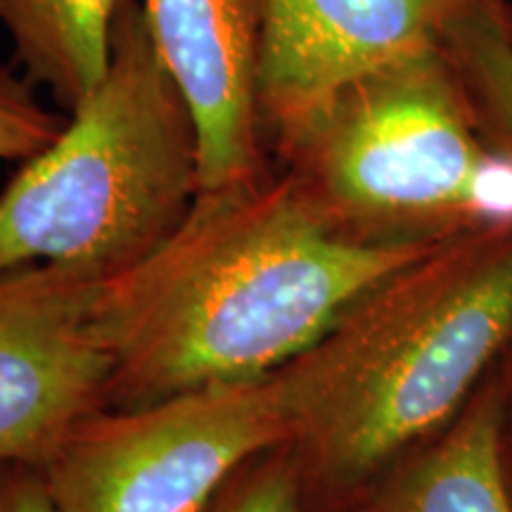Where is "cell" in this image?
<instances>
[{"mask_svg":"<svg viewBox=\"0 0 512 512\" xmlns=\"http://www.w3.org/2000/svg\"><path fill=\"white\" fill-rule=\"evenodd\" d=\"M439 242L347 238L313 214L283 171L200 190L155 252L105 278L107 406L271 375Z\"/></svg>","mask_w":512,"mask_h":512,"instance_id":"1","label":"cell"},{"mask_svg":"<svg viewBox=\"0 0 512 512\" xmlns=\"http://www.w3.org/2000/svg\"><path fill=\"white\" fill-rule=\"evenodd\" d=\"M512 339V230L441 240L342 311L278 375L316 512H344L470 399Z\"/></svg>","mask_w":512,"mask_h":512,"instance_id":"2","label":"cell"},{"mask_svg":"<svg viewBox=\"0 0 512 512\" xmlns=\"http://www.w3.org/2000/svg\"><path fill=\"white\" fill-rule=\"evenodd\" d=\"M200 192L190 107L124 0L110 72L0 192V275L55 264L112 278L155 252Z\"/></svg>","mask_w":512,"mask_h":512,"instance_id":"3","label":"cell"},{"mask_svg":"<svg viewBox=\"0 0 512 512\" xmlns=\"http://www.w3.org/2000/svg\"><path fill=\"white\" fill-rule=\"evenodd\" d=\"M275 155L332 230L361 242H418L479 230L477 188L494 145L437 48L349 83Z\"/></svg>","mask_w":512,"mask_h":512,"instance_id":"4","label":"cell"},{"mask_svg":"<svg viewBox=\"0 0 512 512\" xmlns=\"http://www.w3.org/2000/svg\"><path fill=\"white\" fill-rule=\"evenodd\" d=\"M278 375L83 418L43 467L62 512H204L242 467L287 446Z\"/></svg>","mask_w":512,"mask_h":512,"instance_id":"5","label":"cell"},{"mask_svg":"<svg viewBox=\"0 0 512 512\" xmlns=\"http://www.w3.org/2000/svg\"><path fill=\"white\" fill-rule=\"evenodd\" d=\"M102 285L55 264L0 275V465L43 470L83 418L107 408Z\"/></svg>","mask_w":512,"mask_h":512,"instance_id":"6","label":"cell"},{"mask_svg":"<svg viewBox=\"0 0 512 512\" xmlns=\"http://www.w3.org/2000/svg\"><path fill=\"white\" fill-rule=\"evenodd\" d=\"M470 22H496L512 34V0H264V140L275 150L349 83L444 48Z\"/></svg>","mask_w":512,"mask_h":512,"instance_id":"7","label":"cell"},{"mask_svg":"<svg viewBox=\"0 0 512 512\" xmlns=\"http://www.w3.org/2000/svg\"><path fill=\"white\" fill-rule=\"evenodd\" d=\"M159 60L188 102L200 190L268 174L259 119L264 0H140Z\"/></svg>","mask_w":512,"mask_h":512,"instance_id":"8","label":"cell"},{"mask_svg":"<svg viewBox=\"0 0 512 512\" xmlns=\"http://www.w3.org/2000/svg\"><path fill=\"white\" fill-rule=\"evenodd\" d=\"M503 422V387L489 384L437 444L396 463L344 512H512Z\"/></svg>","mask_w":512,"mask_h":512,"instance_id":"9","label":"cell"},{"mask_svg":"<svg viewBox=\"0 0 512 512\" xmlns=\"http://www.w3.org/2000/svg\"><path fill=\"white\" fill-rule=\"evenodd\" d=\"M124 0H0L12 38V64L46 86L72 112L100 86L112 64V38Z\"/></svg>","mask_w":512,"mask_h":512,"instance_id":"10","label":"cell"},{"mask_svg":"<svg viewBox=\"0 0 512 512\" xmlns=\"http://www.w3.org/2000/svg\"><path fill=\"white\" fill-rule=\"evenodd\" d=\"M444 48L482 136L512 155V34L496 22H470Z\"/></svg>","mask_w":512,"mask_h":512,"instance_id":"11","label":"cell"},{"mask_svg":"<svg viewBox=\"0 0 512 512\" xmlns=\"http://www.w3.org/2000/svg\"><path fill=\"white\" fill-rule=\"evenodd\" d=\"M204 512H316L290 446L242 467Z\"/></svg>","mask_w":512,"mask_h":512,"instance_id":"12","label":"cell"},{"mask_svg":"<svg viewBox=\"0 0 512 512\" xmlns=\"http://www.w3.org/2000/svg\"><path fill=\"white\" fill-rule=\"evenodd\" d=\"M17 64H0V162H27L60 136L67 119L36 98V86Z\"/></svg>","mask_w":512,"mask_h":512,"instance_id":"13","label":"cell"},{"mask_svg":"<svg viewBox=\"0 0 512 512\" xmlns=\"http://www.w3.org/2000/svg\"><path fill=\"white\" fill-rule=\"evenodd\" d=\"M0 512H62L41 467L0 465Z\"/></svg>","mask_w":512,"mask_h":512,"instance_id":"14","label":"cell"},{"mask_svg":"<svg viewBox=\"0 0 512 512\" xmlns=\"http://www.w3.org/2000/svg\"><path fill=\"white\" fill-rule=\"evenodd\" d=\"M503 465H505V482H508L510 489V498H512V460L503 456Z\"/></svg>","mask_w":512,"mask_h":512,"instance_id":"15","label":"cell"}]
</instances>
